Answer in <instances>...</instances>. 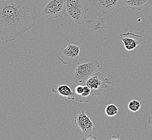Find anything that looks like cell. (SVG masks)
I'll return each instance as SVG.
<instances>
[{"mask_svg":"<svg viewBox=\"0 0 152 140\" xmlns=\"http://www.w3.org/2000/svg\"><path fill=\"white\" fill-rule=\"evenodd\" d=\"M128 108L132 112H137L140 109V102L137 100H132L129 102Z\"/></svg>","mask_w":152,"mask_h":140,"instance_id":"cell-14","label":"cell"},{"mask_svg":"<svg viewBox=\"0 0 152 140\" xmlns=\"http://www.w3.org/2000/svg\"><path fill=\"white\" fill-rule=\"evenodd\" d=\"M65 14V0H46L42 5V14L50 20L61 18Z\"/></svg>","mask_w":152,"mask_h":140,"instance_id":"cell-6","label":"cell"},{"mask_svg":"<svg viewBox=\"0 0 152 140\" xmlns=\"http://www.w3.org/2000/svg\"><path fill=\"white\" fill-rule=\"evenodd\" d=\"M105 112L107 116L113 117L117 115L118 112V108L114 104H109L106 107Z\"/></svg>","mask_w":152,"mask_h":140,"instance_id":"cell-13","label":"cell"},{"mask_svg":"<svg viewBox=\"0 0 152 140\" xmlns=\"http://www.w3.org/2000/svg\"><path fill=\"white\" fill-rule=\"evenodd\" d=\"M51 91L53 93L58 94L67 99L73 100L76 99L75 92H73L71 88L65 84L53 85L51 88Z\"/></svg>","mask_w":152,"mask_h":140,"instance_id":"cell-10","label":"cell"},{"mask_svg":"<svg viewBox=\"0 0 152 140\" xmlns=\"http://www.w3.org/2000/svg\"><path fill=\"white\" fill-rule=\"evenodd\" d=\"M88 5L86 0H65L64 16L79 25L91 26L93 24H103V18L98 21L86 20Z\"/></svg>","mask_w":152,"mask_h":140,"instance_id":"cell-2","label":"cell"},{"mask_svg":"<svg viewBox=\"0 0 152 140\" xmlns=\"http://www.w3.org/2000/svg\"><path fill=\"white\" fill-rule=\"evenodd\" d=\"M93 6L106 15L121 5V0H92Z\"/></svg>","mask_w":152,"mask_h":140,"instance_id":"cell-9","label":"cell"},{"mask_svg":"<svg viewBox=\"0 0 152 140\" xmlns=\"http://www.w3.org/2000/svg\"><path fill=\"white\" fill-rule=\"evenodd\" d=\"M93 96H94L92 94L91 89L88 86L85 85L84 86V90L83 93L80 96H76V98L79 102L84 103L90 101Z\"/></svg>","mask_w":152,"mask_h":140,"instance_id":"cell-12","label":"cell"},{"mask_svg":"<svg viewBox=\"0 0 152 140\" xmlns=\"http://www.w3.org/2000/svg\"><path fill=\"white\" fill-rule=\"evenodd\" d=\"M74 123L82 131V134L84 136L82 138V140H87L88 138L93 135L96 131L94 122L85 113L84 110H82L75 117Z\"/></svg>","mask_w":152,"mask_h":140,"instance_id":"cell-7","label":"cell"},{"mask_svg":"<svg viewBox=\"0 0 152 140\" xmlns=\"http://www.w3.org/2000/svg\"><path fill=\"white\" fill-rule=\"evenodd\" d=\"M120 39L124 44L125 49L127 51L135 50L142 41V36L133 32H127L119 35Z\"/></svg>","mask_w":152,"mask_h":140,"instance_id":"cell-8","label":"cell"},{"mask_svg":"<svg viewBox=\"0 0 152 140\" xmlns=\"http://www.w3.org/2000/svg\"><path fill=\"white\" fill-rule=\"evenodd\" d=\"M100 66L98 59L94 57L86 59L83 63L77 64L75 70L71 74V79L76 83H85Z\"/></svg>","mask_w":152,"mask_h":140,"instance_id":"cell-3","label":"cell"},{"mask_svg":"<svg viewBox=\"0 0 152 140\" xmlns=\"http://www.w3.org/2000/svg\"><path fill=\"white\" fill-rule=\"evenodd\" d=\"M37 7L31 0H1L0 36L14 41L31 29L37 20Z\"/></svg>","mask_w":152,"mask_h":140,"instance_id":"cell-1","label":"cell"},{"mask_svg":"<svg viewBox=\"0 0 152 140\" xmlns=\"http://www.w3.org/2000/svg\"></svg>","mask_w":152,"mask_h":140,"instance_id":"cell-17","label":"cell"},{"mask_svg":"<svg viewBox=\"0 0 152 140\" xmlns=\"http://www.w3.org/2000/svg\"><path fill=\"white\" fill-rule=\"evenodd\" d=\"M82 45L78 42L67 41L64 46L56 54L57 58L63 64H73L78 61Z\"/></svg>","mask_w":152,"mask_h":140,"instance_id":"cell-4","label":"cell"},{"mask_svg":"<svg viewBox=\"0 0 152 140\" xmlns=\"http://www.w3.org/2000/svg\"><path fill=\"white\" fill-rule=\"evenodd\" d=\"M152 3V0H121V5L133 10L141 11Z\"/></svg>","mask_w":152,"mask_h":140,"instance_id":"cell-11","label":"cell"},{"mask_svg":"<svg viewBox=\"0 0 152 140\" xmlns=\"http://www.w3.org/2000/svg\"><path fill=\"white\" fill-rule=\"evenodd\" d=\"M148 122L149 123V125H151V127H152V115L149 116V117H148Z\"/></svg>","mask_w":152,"mask_h":140,"instance_id":"cell-16","label":"cell"},{"mask_svg":"<svg viewBox=\"0 0 152 140\" xmlns=\"http://www.w3.org/2000/svg\"><path fill=\"white\" fill-rule=\"evenodd\" d=\"M112 84L111 81L100 72L94 73L85 82V85L91 89L93 96H99L102 90Z\"/></svg>","mask_w":152,"mask_h":140,"instance_id":"cell-5","label":"cell"},{"mask_svg":"<svg viewBox=\"0 0 152 140\" xmlns=\"http://www.w3.org/2000/svg\"><path fill=\"white\" fill-rule=\"evenodd\" d=\"M84 90V86L82 85H79L76 86L75 88V93L76 96H80L81 95Z\"/></svg>","mask_w":152,"mask_h":140,"instance_id":"cell-15","label":"cell"}]
</instances>
